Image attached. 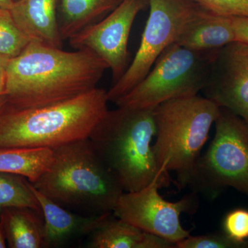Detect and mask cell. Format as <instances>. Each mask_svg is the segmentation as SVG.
Instances as JSON below:
<instances>
[{"mask_svg":"<svg viewBox=\"0 0 248 248\" xmlns=\"http://www.w3.org/2000/svg\"><path fill=\"white\" fill-rule=\"evenodd\" d=\"M123 0H58V19L63 41L95 24Z\"/></svg>","mask_w":248,"mask_h":248,"instance_id":"obj_17","label":"cell"},{"mask_svg":"<svg viewBox=\"0 0 248 248\" xmlns=\"http://www.w3.org/2000/svg\"><path fill=\"white\" fill-rule=\"evenodd\" d=\"M48 169L32 183L62 206L85 215L113 213L124 191L93 149L89 139L53 149Z\"/></svg>","mask_w":248,"mask_h":248,"instance_id":"obj_4","label":"cell"},{"mask_svg":"<svg viewBox=\"0 0 248 248\" xmlns=\"http://www.w3.org/2000/svg\"><path fill=\"white\" fill-rule=\"evenodd\" d=\"M205 97L248 122V43L235 41L217 51Z\"/></svg>","mask_w":248,"mask_h":248,"instance_id":"obj_11","label":"cell"},{"mask_svg":"<svg viewBox=\"0 0 248 248\" xmlns=\"http://www.w3.org/2000/svg\"><path fill=\"white\" fill-rule=\"evenodd\" d=\"M176 248H246V245L239 244L224 232L190 236L176 244Z\"/></svg>","mask_w":248,"mask_h":248,"instance_id":"obj_21","label":"cell"},{"mask_svg":"<svg viewBox=\"0 0 248 248\" xmlns=\"http://www.w3.org/2000/svg\"><path fill=\"white\" fill-rule=\"evenodd\" d=\"M91 248H176V244L108 214L89 235Z\"/></svg>","mask_w":248,"mask_h":248,"instance_id":"obj_14","label":"cell"},{"mask_svg":"<svg viewBox=\"0 0 248 248\" xmlns=\"http://www.w3.org/2000/svg\"><path fill=\"white\" fill-rule=\"evenodd\" d=\"M215 124V137L201 155L188 185L211 198L228 187L248 197V124L221 108Z\"/></svg>","mask_w":248,"mask_h":248,"instance_id":"obj_7","label":"cell"},{"mask_svg":"<svg viewBox=\"0 0 248 248\" xmlns=\"http://www.w3.org/2000/svg\"><path fill=\"white\" fill-rule=\"evenodd\" d=\"M108 69L107 63L89 50L65 51L31 42L8 63L6 103L32 108L64 102L97 88Z\"/></svg>","mask_w":248,"mask_h":248,"instance_id":"obj_1","label":"cell"},{"mask_svg":"<svg viewBox=\"0 0 248 248\" xmlns=\"http://www.w3.org/2000/svg\"><path fill=\"white\" fill-rule=\"evenodd\" d=\"M10 59L6 58L0 54V75H5L6 67L9 63Z\"/></svg>","mask_w":248,"mask_h":248,"instance_id":"obj_25","label":"cell"},{"mask_svg":"<svg viewBox=\"0 0 248 248\" xmlns=\"http://www.w3.org/2000/svg\"><path fill=\"white\" fill-rule=\"evenodd\" d=\"M155 135L154 108L117 107L107 111L89 139L124 192H135L155 179L164 187L170 185L169 173L156 164L153 146Z\"/></svg>","mask_w":248,"mask_h":248,"instance_id":"obj_3","label":"cell"},{"mask_svg":"<svg viewBox=\"0 0 248 248\" xmlns=\"http://www.w3.org/2000/svg\"><path fill=\"white\" fill-rule=\"evenodd\" d=\"M246 248H248V241L246 242Z\"/></svg>","mask_w":248,"mask_h":248,"instance_id":"obj_30","label":"cell"},{"mask_svg":"<svg viewBox=\"0 0 248 248\" xmlns=\"http://www.w3.org/2000/svg\"><path fill=\"white\" fill-rule=\"evenodd\" d=\"M220 112L216 103L199 94L171 99L155 108L153 146L156 164L165 172L176 173L180 188L188 186Z\"/></svg>","mask_w":248,"mask_h":248,"instance_id":"obj_5","label":"cell"},{"mask_svg":"<svg viewBox=\"0 0 248 248\" xmlns=\"http://www.w3.org/2000/svg\"><path fill=\"white\" fill-rule=\"evenodd\" d=\"M247 123L248 124V122H247Z\"/></svg>","mask_w":248,"mask_h":248,"instance_id":"obj_32","label":"cell"},{"mask_svg":"<svg viewBox=\"0 0 248 248\" xmlns=\"http://www.w3.org/2000/svg\"><path fill=\"white\" fill-rule=\"evenodd\" d=\"M5 86H6L5 75H0V97L5 95Z\"/></svg>","mask_w":248,"mask_h":248,"instance_id":"obj_26","label":"cell"},{"mask_svg":"<svg viewBox=\"0 0 248 248\" xmlns=\"http://www.w3.org/2000/svg\"><path fill=\"white\" fill-rule=\"evenodd\" d=\"M237 41L248 43V18L232 17Z\"/></svg>","mask_w":248,"mask_h":248,"instance_id":"obj_24","label":"cell"},{"mask_svg":"<svg viewBox=\"0 0 248 248\" xmlns=\"http://www.w3.org/2000/svg\"><path fill=\"white\" fill-rule=\"evenodd\" d=\"M15 22L30 42L62 48L58 0H16L10 9Z\"/></svg>","mask_w":248,"mask_h":248,"instance_id":"obj_13","label":"cell"},{"mask_svg":"<svg viewBox=\"0 0 248 248\" xmlns=\"http://www.w3.org/2000/svg\"><path fill=\"white\" fill-rule=\"evenodd\" d=\"M148 6L149 16L140 46L123 76L107 91L109 102L115 103L138 84L203 10L194 0H148Z\"/></svg>","mask_w":248,"mask_h":248,"instance_id":"obj_8","label":"cell"},{"mask_svg":"<svg viewBox=\"0 0 248 248\" xmlns=\"http://www.w3.org/2000/svg\"><path fill=\"white\" fill-rule=\"evenodd\" d=\"M15 206L41 210L32 183L19 174L0 172V210Z\"/></svg>","mask_w":248,"mask_h":248,"instance_id":"obj_19","label":"cell"},{"mask_svg":"<svg viewBox=\"0 0 248 248\" xmlns=\"http://www.w3.org/2000/svg\"><path fill=\"white\" fill-rule=\"evenodd\" d=\"M30 42L15 22L10 9L0 7V54L14 58Z\"/></svg>","mask_w":248,"mask_h":248,"instance_id":"obj_20","label":"cell"},{"mask_svg":"<svg viewBox=\"0 0 248 248\" xmlns=\"http://www.w3.org/2000/svg\"><path fill=\"white\" fill-rule=\"evenodd\" d=\"M6 248V243L0 227V248Z\"/></svg>","mask_w":248,"mask_h":248,"instance_id":"obj_28","label":"cell"},{"mask_svg":"<svg viewBox=\"0 0 248 248\" xmlns=\"http://www.w3.org/2000/svg\"><path fill=\"white\" fill-rule=\"evenodd\" d=\"M223 232L236 242L246 245L248 241V210L237 208L227 214Z\"/></svg>","mask_w":248,"mask_h":248,"instance_id":"obj_23","label":"cell"},{"mask_svg":"<svg viewBox=\"0 0 248 248\" xmlns=\"http://www.w3.org/2000/svg\"><path fill=\"white\" fill-rule=\"evenodd\" d=\"M6 102V96L3 95L0 97V108L4 105L5 103Z\"/></svg>","mask_w":248,"mask_h":248,"instance_id":"obj_29","label":"cell"},{"mask_svg":"<svg viewBox=\"0 0 248 248\" xmlns=\"http://www.w3.org/2000/svg\"><path fill=\"white\" fill-rule=\"evenodd\" d=\"M107 91L95 88L45 107L0 108V148H54L88 139L107 113Z\"/></svg>","mask_w":248,"mask_h":248,"instance_id":"obj_2","label":"cell"},{"mask_svg":"<svg viewBox=\"0 0 248 248\" xmlns=\"http://www.w3.org/2000/svg\"><path fill=\"white\" fill-rule=\"evenodd\" d=\"M14 2V0H0V7L10 9Z\"/></svg>","mask_w":248,"mask_h":248,"instance_id":"obj_27","label":"cell"},{"mask_svg":"<svg viewBox=\"0 0 248 248\" xmlns=\"http://www.w3.org/2000/svg\"><path fill=\"white\" fill-rule=\"evenodd\" d=\"M217 51H196L177 43L171 45L145 78L117 99L116 106L155 108L171 99L198 95L208 84Z\"/></svg>","mask_w":248,"mask_h":248,"instance_id":"obj_6","label":"cell"},{"mask_svg":"<svg viewBox=\"0 0 248 248\" xmlns=\"http://www.w3.org/2000/svg\"><path fill=\"white\" fill-rule=\"evenodd\" d=\"M0 227L10 248H42L45 223L42 210L15 206L0 210Z\"/></svg>","mask_w":248,"mask_h":248,"instance_id":"obj_15","label":"cell"},{"mask_svg":"<svg viewBox=\"0 0 248 248\" xmlns=\"http://www.w3.org/2000/svg\"><path fill=\"white\" fill-rule=\"evenodd\" d=\"M32 190L45 218V248L60 247L71 240L89 236L109 214L94 216L76 213L41 193L33 185Z\"/></svg>","mask_w":248,"mask_h":248,"instance_id":"obj_12","label":"cell"},{"mask_svg":"<svg viewBox=\"0 0 248 248\" xmlns=\"http://www.w3.org/2000/svg\"><path fill=\"white\" fill-rule=\"evenodd\" d=\"M237 41L232 17H224L203 10L188 24L178 45L196 51L218 50Z\"/></svg>","mask_w":248,"mask_h":248,"instance_id":"obj_16","label":"cell"},{"mask_svg":"<svg viewBox=\"0 0 248 248\" xmlns=\"http://www.w3.org/2000/svg\"><path fill=\"white\" fill-rule=\"evenodd\" d=\"M148 6V0H123L99 22L68 40L72 48L87 50L107 63L112 82L122 78L129 65V37L135 18Z\"/></svg>","mask_w":248,"mask_h":248,"instance_id":"obj_10","label":"cell"},{"mask_svg":"<svg viewBox=\"0 0 248 248\" xmlns=\"http://www.w3.org/2000/svg\"><path fill=\"white\" fill-rule=\"evenodd\" d=\"M211 14L229 17L248 18V0H194Z\"/></svg>","mask_w":248,"mask_h":248,"instance_id":"obj_22","label":"cell"},{"mask_svg":"<svg viewBox=\"0 0 248 248\" xmlns=\"http://www.w3.org/2000/svg\"><path fill=\"white\" fill-rule=\"evenodd\" d=\"M16 1V0H14V1Z\"/></svg>","mask_w":248,"mask_h":248,"instance_id":"obj_31","label":"cell"},{"mask_svg":"<svg viewBox=\"0 0 248 248\" xmlns=\"http://www.w3.org/2000/svg\"><path fill=\"white\" fill-rule=\"evenodd\" d=\"M50 148H0V172L19 174L35 183L50 167Z\"/></svg>","mask_w":248,"mask_h":248,"instance_id":"obj_18","label":"cell"},{"mask_svg":"<svg viewBox=\"0 0 248 248\" xmlns=\"http://www.w3.org/2000/svg\"><path fill=\"white\" fill-rule=\"evenodd\" d=\"M163 187L155 179L141 190L124 192L113 214L143 231L176 244L190 235V231L182 226L180 216L193 210V198L186 197L177 202H169L159 193Z\"/></svg>","mask_w":248,"mask_h":248,"instance_id":"obj_9","label":"cell"}]
</instances>
